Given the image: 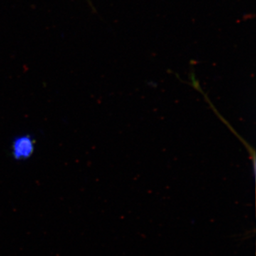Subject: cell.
<instances>
[{
  "mask_svg": "<svg viewBox=\"0 0 256 256\" xmlns=\"http://www.w3.org/2000/svg\"><path fill=\"white\" fill-rule=\"evenodd\" d=\"M35 141L30 134L15 138L12 144V154L16 160H28L34 154Z\"/></svg>",
  "mask_w": 256,
  "mask_h": 256,
  "instance_id": "obj_1",
  "label": "cell"
}]
</instances>
